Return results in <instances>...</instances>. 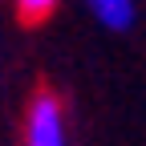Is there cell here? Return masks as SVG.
Segmentation results:
<instances>
[{
	"mask_svg": "<svg viewBox=\"0 0 146 146\" xmlns=\"http://www.w3.org/2000/svg\"><path fill=\"white\" fill-rule=\"evenodd\" d=\"M61 0H16V16L25 25H45L53 12H57Z\"/></svg>",
	"mask_w": 146,
	"mask_h": 146,
	"instance_id": "3",
	"label": "cell"
},
{
	"mask_svg": "<svg viewBox=\"0 0 146 146\" xmlns=\"http://www.w3.org/2000/svg\"><path fill=\"white\" fill-rule=\"evenodd\" d=\"M89 12H94L98 25H106L110 33L134 29V0H89Z\"/></svg>",
	"mask_w": 146,
	"mask_h": 146,
	"instance_id": "2",
	"label": "cell"
},
{
	"mask_svg": "<svg viewBox=\"0 0 146 146\" xmlns=\"http://www.w3.org/2000/svg\"><path fill=\"white\" fill-rule=\"evenodd\" d=\"M25 146H65V110L57 94L41 89L25 110Z\"/></svg>",
	"mask_w": 146,
	"mask_h": 146,
	"instance_id": "1",
	"label": "cell"
}]
</instances>
